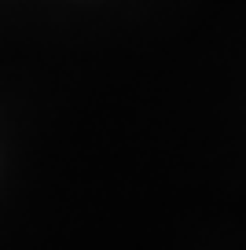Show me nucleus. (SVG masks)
Here are the masks:
<instances>
[]
</instances>
